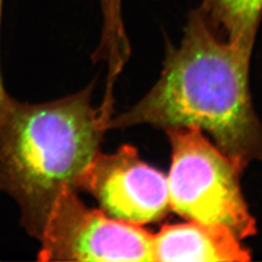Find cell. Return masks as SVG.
I'll use <instances>...</instances> for the list:
<instances>
[{"instance_id": "5", "label": "cell", "mask_w": 262, "mask_h": 262, "mask_svg": "<svg viewBox=\"0 0 262 262\" xmlns=\"http://www.w3.org/2000/svg\"><path fill=\"white\" fill-rule=\"evenodd\" d=\"M80 190L92 194L110 217L139 226L158 222L170 210L166 177L143 162L133 145L98 152Z\"/></svg>"}, {"instance_id": "4", "label": "cell", "mask_w": 262, "mask_h": 262, "mask_svg": "<svg viewBox=\"0 0 262 262\" xmlns=\"http://www.w3.org/2000/svg\"><path fill=\"white\" fill-rule=\"evenodd\" d=\"M38 242L39 261H153L151 233L86 207L72 189L56 199Z\"/></svg>"}, {"instance_id": "1", "label": "cell", "mask_w": 262, "mask_h": 262, "mask_svg": "<svg viewBox=\"0 0 262 262\" xmlns=\"http://www.w3.org/2000/svg\"><path fill=\"white\" fill-rule=\"evenodd\" d=\"M250 57L219 37L199 8L192 10L180 45H167L157 83L129 111L112 116L107 130L196 127L244 169L262 161V124L249 90Z\"/></svg>"}, {"instance_id": "6", "label": "cell", "mask_w": 262, "mask_h": 262, "mask_svg": "<svg viewBox=\"0 0 262 262\" xmlns=\"http://www.w3.org/2000/svg\"><path fill=\"white\" fill-rule=\"evenodd\" d=\"M153 261L232 262L249 261L248 249L231 229L221 225L189 223L164 226L152 235Z\"/></svg>"}, {"instance_id": "8", "label": "cell", "mask_w": 262, "mask_h": 262, "mask_svg": "<svg viewBox=\"0 0 262 262\" xmlns=\"http://www.w3.org/2000/svg\"><path fill=\"white\" fill-rule=\"evenodd\" d=\"M3 4L4 0H0V27H2V14H3ZM2 69H0V80H2Z\"/></svg>"}, {"instance_id": "7", "label": "cell", "mask_w": 262, "mask_h": 262, "mask_svg": "<svg viewBox=\"0 0 262 262\" xmlns=\"http://www.w3.org/2000/svg\"><path fill=\"white\" fill-rule=\"evenodd\" d=\"M199 9L215 32L252 54L262 18V0H202Z\"/></svg>"}, {"instance_id": "3", "label": "cell", "mask_w": 262, "mask_h": 262, "mask_svg": "<svg viewBox=\"0 0 262 262\" xmlns=\"http://www.w3.org/2000/svg\"><path fill=\"white\" fill-rule=\"evenodd\" d=\"M171 162L169 209L190 221L224 226L241 241L257 232L242 192L244 168L196 127L166 129Z\"/></svg>"}, {"instance_id": "2", "label": "cell", "mask_w": 262, "mask_h": 262, "mask_svg": "<svg viewBox=\"0 0 262 262\" xmlns=\"http://www.w3.org/2000/svg\"><path fill=\"white\" fill-rule=\"evenodd\" d=\"M92 86L45 103L11 97L0 122V191L18 204L22 226L37 241L58 195L80 190L107 131Z\"/></svg>"}]
</instances>
